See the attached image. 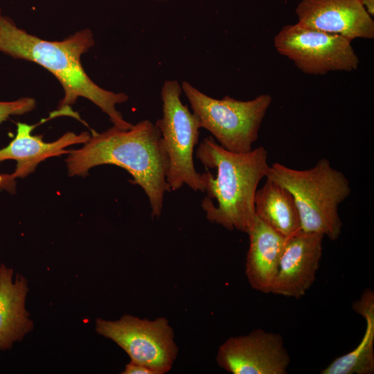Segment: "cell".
I'll use <instances>...</instances> for the list:
<instances>
[{"mask_svg": "<svg viewBox=\"0 0 374 374\" xmlns=\"http://www.w3.org/2000/svg\"><path fill=\"white\" fill-rule=\"evenodd\" d=\"M254 206L256 217L283 237L288 238L301 231L292 195L274 181L266 177L263 186L256 192Z\"/></svg>", "mask_w": 374, "mask_h": 374, "instance_id": "9a60e30c", "label": "cell"}, {"mask_svg": "<svg viewBox=\"0 0 374 374\" xmlns=\"http://www.w3.org/2000/svg\"><path fill=\"white\" fill-rule=\"evenodd\" d=\"M181 86L201 127L208 130L220 145L235 153H245L253 149L271 104V96L261 94L249 100L229 96L217 99L187 81H183Z\"/></svg>", "mask_w": 374, "mask_h": 374, "instance_id": "5b68a950", "label": "cell"}, {"mask_svg": "<svg viewBox=\"0 0 374 374\" xmlns=\"http://www.w3.org/2000/svg\"><path fill=\"white\" fill-rule=\"evenodd\" d=\"M38 124L28 125L17 123L15 138L8 145L0 149V163L6 160L17 161L15 170L12 175L17 178H24L33 172L39 163L45 159L69 154L65 148L75 144L85 143L91 134L88 132L75 134L67 132L53 142H45L42 135H33V130Z\"/></svg>", "mask_w": 374, "mask_h": 374, "instance_id": "7c38bea8", "label": "cell"}, {"mask_svg": "<svg viewBox=\"0 0 374 374\" xmlns=\"http://www.w3.org/2000/svg\"><path fill=\"white\" fill-rule=\"evenodd\" d=\"M195 154L206 168L217 170L215 177L208 171L202 174L206 196L201 206L206 219L229 231L247 233L256 218L254 199L258 184L269 168L267 149L259 146L235 153L209 136L199 143Z\"/></svg>", "mask_w": 374, "mask_h": 374, "instance_id": "3957f363", "label": "cell"}, {"mask_svg": "<svg viewBox=\"0 0 374 374\" xmlns=\"http://www.w3.org/2000/svg\"><path fill=\"white\" fill-rule=\"evenodd\" d=\"M297 24L353 41L374 37V21L361 0H301Z\"/></svg>", "mask_w": 374, "mask_h": 374, "instance_id": "8fae6325", "label": "cell"}, {"mask_svg": "<svg viewBox=\"0 0 374 374\" xmlns=\"http://www.w3.org/2000/svg\"><path fill=\"white\" fill-rule=\"evenodd\" d=\"M182 89L176 80H166L161 89L162 117L155 125L159 128L168 158L167 181L171 191L188 186L204 193L202 174L193 161L202 128L197 117L181 100Z\"/></svg>", "mask_w": 374, "mask_h": 374, "instance_id": "8992f818", "label": "cell"}, {"mask_svg": "<svg viewBox=\"0 0 374 374\" xmlns=\"http://www.w3.org/2000/svg\"><path fill=\"white\" fill-rule=\"evenodd\" d=\"M122 374H157L150 368L141 364L130 362L125 366Z\"/></svg>", "mask_w": 374, "mask_h": 374, "instance_id": "ac0fdd59", "label": "cell"}, {"mask_svg": "<svg viewBox=\"0 0 374 374\" xmlns=\"http://www.w3.org/2000/svg\"><path fill=\"white\" fill-rule=\"evenodd\" d=\"M157 1H170V0H155Z\"/></svg>", "mask_w": 374, "mask_h": 374, "instance_id": "44dd1931", "label": "cell"}, {"mask_svg": "<svg viewBox=\"0 0 374 374\" xmlns=\"http://www.w3.org/2000/svg\"><path fill=\"white\" fill-rule=\"evenodd\" d=\"M66 163L70 177L87 176L91 168L100 165L124 168L133 177L132 183L148 197L152 218L161 216L164 196L171 191L167 181L168 158L161 132L148 119L129 130L113 125L100 133L91 130L80 149L69 150Z\"/></svg>", "mask_w": 374, "mask_h": 374, "instance_id": "7a4b0ae2", "label": "cell"}, {"mask_svg": "<svg viewBox=\"0 0 374 374\" xmlns=\"http://www.w3.org/2000/svg\"><path fill=\"white\" fill-rule=\"evenodd\" d=\"M15 178L12 174L0 175V190H6L10 193L16 191Z\"/></svg>", "mask_w": 374, "mask_h": 374, "instance_id": "d6986e66", "label": "cell"}, {"mask_svg": "<svg viewBox=\"0 0 374 374\" xmlns=\"http://www.w3.org/2000/svg\"><path fill=\"white\" fill-rule=\"evenodd\" d=\"M324 235L300 231L287 238L271 294L296 299L313 285L323 253Z\"/></svg>", "mask_w": 374, "mask_h": 374, "instance_id": "30bf717a", "label": "cell"}, {"mask_svg": "<svg viewBox=\"0 0 374 374\" xmlns=\"http://www.w3.org/2000/svg\"><path fill=\"white\" fill-rule=\"evenodd\" d=\"M266 177L292 195L301 221V231L321 233L338 239L342 229L339 206L351 193L350 182L327 159H320L312 168L296 170L280 163L269 166Z\"/></svg>", "mask_w": 374, "mask_h": 374, "instance_id": "277c9868", "label": "cell"}, {"mask_svg": "<svg viewBox=\"0 0 374 374\" xmlns=\"http://www.w3.org/2000/svg\"><path fill=\"white\" fill-rule=\"evenodd\" d=\"M247 234L249 240L245 262L248 283L255 290L270 293L287 238L257 217Z\"/></svg>", "mask_w": 374, "mask_h": 374, "instance_id": "5bb4252c", "label": "cell"}, {"mask_svg": "<svg viewBox=\"0 0 374 374\" xmlns=\"http://www.w3.org/2000/svg\"><path fill=\"white\" fill-rule=\"evenodd\" d=\"M364 8L372 17L374 15V0H361Z\"/></svg>", "mask_w": 374, "mask_h": 374, "instance_id": "ffe728a7", "label": "cell"}, {"mask_svg": "<svg viewBox=\"0 0 374 374\" xmlns=\"http://www.w3.org/2000/svg\"><path fill=\"white\" fill-rule=\"evenodd\" d=\"M95 330L120 346L131 362L143 364L157 374L170 371L177 359L174 331L165 317L150 320L124 314L114 321L97 318Z\"/></svg>", "mask_w": 374, "mask_h": 374, "instance_id": "52a82bcc", "label": "cell"}, {"mask_svg": "<svg viewBox=\"0 0 374 374\" xmlns=\"http://www.w3.org/2000/svg\"><path fill=\"white\" fill-rule=\"evenodd\" d=\"M35 106V100L30 97L13 101H0V125L10 116L26 114L34 109Z\"/></svg>", "mask_w": 374, "mask_h": 374, "instance_id": "e0dca14e", "label": "cell"}, {"mask_svg": "<svg viewBox=\"0 0 374 374\" xmlns=\"http://www.w3.org/2000/svg\"><path fill=\"white\" fill-rule=\"evenodd\" d=\"M2 263L0 265V350H10L34 329L26 309L29 287L27 278Z\"/></svg>", "mask_w": 374, "mask_h": 374, "instance_id": "4fadbf2b", "label": "cell"}, {"mask_svg": "<svg viewBox=\"0 0 374 374\" xmlns=\"http://www.w3.org/2000/svg\"><path fill=\"white\" fill-rule=\"evenodd\" d=\"M94 44L93 33L88 28L62 41L41 39L19 28L11 18L3 15L0 8V52L37 64L57 78L64 91L56 110L60 114L80 120L78 114L72 111L71 105L82 97L105 113L114 126L129 130L133 125L124 119L116 107L127 102L128 96L100 87L88 76L82 65V55Z\"/></svg>", "mask_w": 374, "mask_h": 374, "instance_id": "6da1fadb", "label": "cell"}, {"mask_svg": "<svg viewBox=\"0 0 374 374\" xmlns=\"http://www.w3.org/2000/svg\"><path fill=\"white\" fill-rule=\"evenodd\" d=\"M352 41L343 36L287 24L276 35L274 47L303 73L324 75L356 70L359 60Z\"/></svg>", "mask_w": 374, "mask_h": 374, "instance_id": "ba28073f", "label": "cell"}, {"mask_svg": "<svg viewBox=\"0 0 374 374\" xmlns=\"http://www.w3.org/2000/svg\"><path fill=\"white\" fill-rule=\"evenodd\" d=\"M216 362L233 374H285L290 357L280 335L256 329L227 339L219 347Z\"/></svg>", "mask_w": 374, "mask_h": 374, "instance_id": "9c48e42d", "label": "cell"}, {"mask_svg": "<svg viewBox=\"0 0 374 374\" xmlns=\"http://www.w3.org/2000/svg\"><path fill=\"white\" fill-rule=\"evenodd\" d=\"M353 309L365 320L366 327L359 344L349 353L335 359L321 374H373L374 373V292L366 288L355 300Z\"/></svg>", "mask_w": 374, "mask_h": 374, "instance_id": "2e32d148", "label": "cell"}]
</instances>
